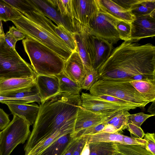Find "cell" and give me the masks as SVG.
<instances>
[{"mask_svg":"<svg viewBox=\"0 0 155 155\" xmlns=\"http://www.w3.org/2000/svg\"><path fill=\"white\" fill-rule=\"evenodd\" d=\"M80 95L60 93L39 104L32 131L24 148L25 155L33 153L48 139L74 133Z\"/></svg>","mask_w":155,"mask_h":155,"instance_id":"1","label":"cell"},{"mask_svg":"<svg viewBox=\"0 0 155 155\" xmlns=\"http://www.w3.org/2000/svg\"><path fill=\"white\" fill-rule=\"evenodd\" d=\"M99 79L132 81L142 75L155 79V46L124 41L97 70Z\"/></svg>","mask_w":155,"mask_h":155,"instance_id":"2","label":"cell"},{"mask_svg":"<svg viewBox=\"0 0 155 155\" xmlns=\"http://www.w3.org/2000/svg\"><path fill=\"white\" fill-rule=\"evenodd\" d=\"M32 4L34 6L32 10L24 13L19 19L12 21L26 38L44 45L65 61L72 51L56 33L54 31L56 25L51 20Z\"/></svg>","mask_w":155,"mask_h":155,"instance_id":"3","label":"cell"},{"mask_svg":"<svg viewBox=\"0 0 155 155\" xmlns=\"http://www.w3.org/2000/svg\"><path fill=\"white\" fill-rule=\"evenodd\" d=\"M22 44L37 75L55 76L63 71L65 61L51 49L28 38L23 40Z\"/></svg>","mask_w":155,"mask_h":155,"instance_id":"4","label":"cell"},{"mask_svg":"<svg viewBox=\"0 0 155 155\" xmlns=\"http://www.w3.org/2000/svg\"><path fill=\"white\" fill-rule=\"evenodd\" d=\"M0 37V78H33L37 75L31 65L23 60L15 49Z\"/></svg>","mask_w":155,"mask_h":155,"instance_id":"5","label":"cell"},{"mask_svg":"<svg viewBox=\"0 0 155 155\" xmlns=\"http://www.w3.org/2000/svg\"><path fill=\"white\" fill-rule=\"evenodd\" d=\"M128 81L99 79L89 90L93 96L104 94L140 105L143 108L151 101L139 93Z\"/></svg>","mask_w":155,"mask_h":155,"instance_id":"6","label":"cell"},{"mask_svg":"<svg viewBox=\"0 0 155 155\" xmlns=\"http://www.w3.org/2000/svg\"><path fill=\"white\" fill-rule=\"evenodd\" d=\"M30 125L25 120L13 115L12 121L2 131L0 141V155H10L19 144L28 140Z\"/></svg>","mask_w":155,"mask_h":155,"instance_id":"7","label":"cell"},{"mask_svg":"<svg viewBox=\"0 0 155 155\" xmlns=\"http://www.w3.org/2000/svg\"><path fill=\"white\" fill-rule=\"evenodd\" d=\"M99 10L95 18L86 27L85 31L89 34L100 38L116 44L120 40L117 26L122 20L113 15L101 4Z\"/></svg>","mask_w":155,"mask_h":155,"instance_id":"8","label":"cell"},{"mask_svg":"<svg viewBox=\"0 0 155 155\" xmlns=\"http://www.w3.org/2000/svg\"><path fill=\"white\" fill-rule=\"evenodd\" d=\"M99 10V0H71L69 18L74 33L85 31Z\"/></svg>","mask_w":155,"mask_h":155,"instance_id":"9","label":"cell"},{"mask_svg":"<svg viewBox=\"0 0 155 155\" xmlns=\"http://www.w3.org/2000/svg\"><path fill=\"white\" fill-rule=\"evenodd\" d=\"M83 33L92 67L97 70L110 56L114 48L113 44L85 31Z\"/></svg>","mask_w":155,"mask_h":155,"instance_id":"10","label":"cell"},{"mask_svg":"<svg viewBox=\"0 0 155 155\" xmlns=\"http://www.w3.org/2000/svg\"><path fill=\"white\" fill-rule=\"evenodd\" d=\"M81 106L83 108L97 113H113L120 110L129 111L137 107L128 106L111 102L101 99L90 93L82 92L80 96Z\"/></svg>","mask_w":155,"mask_h":155,"instance_id":"11","label":"cell"},{"mask_svg":"<svg viewBox=\"0 0 155 155\" xmlns=\"http://www.w3.org/2000/svg\"><path fill=\"white\" fill-rule=\"evenodd\" d=\"M155 36V16L135 17L131 23V35L130 42H135L140 40Z\"/></svg>","mask_w":155,"mask_h":155,"instance_id":"12","label":"cell"},{"mask_svg":"<svg viewBox=\"0 0 155 155\" xmlns=\"http://www.w3.org/2000/svg\"><path fill=\"white\" fill-rule=\"evenodd\" d=\"M112 114L97 113L83 107L81 105L80 106L75 125L74 135L75 138L78 134L89 127L103 122Z\"/></svg>","mask_w":155,"mask_h":155,"instance_id":"13","label":"cell"},{"mask_svg":"<svg viewBox=\"0 0 155 155\" xmlns=\"http://www.w3.org/2000/svg\"><path fill=\"white\" fill-rule=\"evenodd\" d=\"M63 71L67 77L81 86L86 71L76 49L65 61Z\"/></svg>","mask_w":155,"mask_h":155,"instance_id":"14","label":"cell"},{"mask_svg":"<svg viewBox=\"0 0 155 155\" xmlns=\"http://www.w3.org/2000/svg\"><path fill=\"white\" fill-rule=\"evenodd\" d=\"M35 82L42 104L59 93L58 81L55 76L37 75Z\"/></svg>","mask_w":155,"mask_h":155,"instance_id":"15","label":"cell"},{"mask_svg":"<svg viewBox=\"0 0 155 155\" xmlns=\"http://www.w3.org/2000/svg\"><path fill=\"white\" fill-rule=\"evenodd\" d=\"M0 96L8 97L7 102L15 103L17 100H23L28 104L36 102L39 104L41 103V99L35 82L28 86L14 91L7 92Z\"/></svg>","mask_w":155,"mask_h":155,"instance_id":"16","label":"cell"},{"mask_svg":"<svg viewBox=\"0 0 155 155\" xmlns=\"http://www.w3.org/2000/svg\"><path fill=\"white\" fill-rule=\"evenodd\" d=\"M1 103L6 104L13 115H16L25 120L30 125L35 121L39 107L36 104H22L7 101Z\"/></svg>","mask_w":155,"mask_h":155,"instance_id":"17","label":"cell"},{"mask_svg":"<svg viewBox=\"0 0 155 155\" xmlns=\"http://www.w3.org/2000/svg\"><path fill=\"white\" fill-rule=\"evenodd\" d=\"M30 0L33 5L39 9L45 16L54 22L57 26H62L74 33L68 21L63 18L46 0Z\"/></svg>","mask_w":155,"mask_h":155,"instance_id":"18","label":"cell"},{"mask_svg":"<svg viewBox=\"0 0 155 155\" xmlns=\"http://www.w3.org/2000/svg\"><path fill=\"white\" fill-rule=\"evenodd\" d=\"M77 140L75 139L74 133L62 136L39 155H64Z\"/></svg>","mask_w":155,"mask_h":155,"instance_id":"19","label":"cell"},{"mask_svg":"<svg viewBox=\"0 0 155 155\" xmlns=\"http://www.w3.org/2000/svg\"><path fill=\"white\" fill-rule=\"evenodd\" d=\"M33 78H0V95L32 85L35 83Z\"/></svg>","mask_w":155,"mask_h":155,"instance_id":"20","label":"cell"},{"mask_svg":"<svg viewBox=\"0 0 155 155\" xmlns=\"http://www.w3.org/2000/svg\"><path fill=\"white\" fill-rule=\"evenodd\" d=\"M101 5L110 13L120 19L131 23L135 17L130 10L125 9L112 0H99Z\"/></svg>","mask_w":155,"mask_h":155,"instance_id":"21","label":"cell"},{"mask_svg":"<svg viewBox=\"0 0 155 155\" xmlns=\"http://www.w3.org/2000/svg\"><path fill=\"white\" fill-rule=\"evenodd\" d=\"M129 83L139 93L151 102L155 101V79L134 80L130 81Z\"/></svg>","mask_w":155,"mask_h":155,"instance_id":"22","label":"cell"},{"mask_svg":"<svg viewBox=\"0 0 155 155\" xmlns=\"http://www.w3.org/2000/svg\"><path fill=\"white\" fill-rule=\"evenodd\" d=\"M130 114L127 110L119 111L112 114L104 121L107 125L113 127L118 133L127 129L129 116Z\"/></svg>","mask_w":155,"mask_h":155,"instance_id":"23","label":"cell"},{"mask_svg":"<svg viewBox=\"0 0 155 155\" xmlns=\"http://www.w3.org/2000/svg\"><path fill=\"white\" fill-rule=\"evenodd\" d=\"M55 76L58 81L60 93L80 95L81 86L67 77L63 71Z\"/></svg>","mask_w":155,"mask_h":155,"instance_id":"24","label":"cell"},{"mask_svg":"<svg viewBox=\"0 0 155 155\" xmlns=\"http://www.w3.org/2000/svg\"><path fill=\"white\" fill-rule=\"evenodd\" d=\"M76 45V50L84 65L86 71L92 68L83 32L74 34Z\"/></svg>","mask_w":155,"mask_h":155,"instance_id":"25","label":"cell"},{"mask_svg":"<svg viewBox=\"0 0 155 155\" xmlns=\"http://www.w3.org/2000/svg\"><path fill=\"white\" fill-rule=\"evenodd\" d=\"M131 11L135 17L155 16V0H138Z\"/></svg>","mask_w":155,"mask_h":155,"instance_id":"26","label":"cell"},{"mask_svg":"<svg viewBox=\"0 0 155 155\" xmlns=\"http://www.w3.org/2000/svg\"><path fill=\"white\" fill-rule=\"evenodd\" d=\"M124 135L118 132H100L83 137L86 138V143H87L99 142H117L123 144Z\"/></svg>","mask_w":155,"mask_h":155,"instance_id":"27","label":"cell"},{"mask_svg":"<svg viewBox=\"0 0 155 155\" xmlns=\"http://www.w3.org/2000/svg\"><path fill=\"white\" fill-rule=\"evenodd\" d=\"M89 155H110L117 148L116 142H99L88 143Z\"/></svg>","mask_w":155,"mask_h":155,"instance_id":"28","label":"cell"},{"mask_svg":"<svg viewBox=\"0 0 155 155\" xmlns=\"http://www.w3.org/2000/svg\"><path fill=\"white\" fill-rule=\"evenodd\" d=\"M117 148L114 155H153L141 145H126L116 142Z\"/></svg>","mask_w":155,"mask_h":155,"instance_id":"29","label":"cell"},{"mask_svg":"<svg viewBox=\"0 0 155 155\" xmlns=\"http://www.w3.org/2000/svg\"><path fill=\"white\" fill-rule=\"evenodd\" d=\"M46 1L50 5L56 10L63 18L66 19L68 21L71 27L69 18L71 12V0Z\"/></svg>","mask_w":155,"mask_h":155,"instance_id":"30","label":"cell"},{"mask_svg":"<svg viewBox=\"0 0 155 155\" xmlns=\"http://www.w3.org/2000/svg\"><path fill=\"white\" fill-rule=\"evenodd\" d=\"M22 14L10 5L0 0V19L5 22L18 19Z\"/></svg>","mask_w":155,"mask_h":155,"instance_id":"31","label":"cell"},{"mask_svg":"<svg viewBox=\"0 0 155 155\" xmlns=\"http://www.w3.org/2000/svg\"><path fill=\"white\" fill-rule=\"evenodd\" d=\"M54 31L72 52L76 49V45L74 33L61 25H56L54 28Z\"/></svg>","mask_w":155,"mask_h":155,"instance_id":"32","label":"cell"},{"mask_svg":"<svg viewBox=\"0 0 155 155\" xmlns=\"http://www.w3.org/2000/svg\"><path fill=\"white\" fill-rule=\"evenodd\" d=\"M4 1L20 12L22 14L26 12L31 11L34 9L33 5L30 0Z\"/></svg>","mask_w":155,"mask_h":155,"instance_id":"33","label":"cell"},{"mask_svg":"<svg viewBox=\"0 0 155 155\" xmlns=\"http://www.w3.org/2000/svg\"><path fill=\"white\" fill-rule=\"evenodd\" d=\"M117 30L120 39L130 42L131 35V23L122 20L117 25Z\"/></svg>","mask_w":155,"mask_h":155,"instance_id":"34","label":"cell"},{"mask_svg":"<svg viewBox=\"0 0 155 155\" xmlns=\"http://www.w3.org/2000/svg\"><path fill=\"white\" fill-rule=\"evenodd\" d=\"M99 77L98 72L95 69L92 68L87 71L86 75L81 84L82 89L89 90L98 80Z\"/></svg>","mask_w":155,"mask_h":155,"instance_id":"35","label":"cell"},{"mask_svg":"<svg viewBox=\"0 0 155 155\" xmlns=\"http://www.w3.org/2000/svg\"><path fill=\"white\" fill-rule=\"evenodd\" d=\"M104 121L82 131L76 136V139H78L83 136L91 135L101 132L107 125Z\"/></svg>","mask_w":155,"mask_h":155,"instance_id":"36","label":"cell"},{"mask_svg":"<svg viewBox=\"0 0 155 155\" xmlns=\"http://www.w3.org/2000/svg\"><path fill=\"white\" fill-rule=\"evenodd\" d=\"M154 116L151 114H146L143 112L130 114L129 116L128 123H132L140 127L141 125L147 119Z\"/></svg>","mask_w":155,"mask_h":155,"instance_id":"37","label":"cell"},{"mask_svg":"<svg viewBox=\"0 0 155 155\" xmlns=\"http://www.w3.org/2000/svg\"><path fill=\"white\" fill-rule=\"evenodd\" d=\"M143 137L146 141L144 146L145 148L153 155H155V134L147 133L145 134Z\"/></svg>","mask_w":155,"mask_h":155,"instance_id":"38","label":"cell"},{"mask_svg":"<svg viewBox=\"0 0 155 155\" xmlns=\"http://www.w3.org/2000/svg\"><path fill=\"white\" fill-rule=\"evenodd\" d=\"M127 129L130 132L132 137L143 139L145 134L141 127H139L131 123H128Z\"/></svg>","mask_w":155,"mask_h":155,"instance_id":"39","label":"cell"},{"mask_svg":"<svg viewBox=\"0 0 155 155\" xmlns=\"http://www.w3.org/2000/svg\"><path fill=\"white\" fill-rule=\"evenodd\" d=\"M113 1L124 9L131 11V8L137 2L138 0H114Z\"/></svg>","mask_w":155,"mask_h":155,"instance_id":"40","label":"cell"},{"mask_svg":"<svg viewBox=\"0 0 155 155\" xmlns=\"http://www.w3.org/2000/svg\"><path fill=\"white\" fill-rule=\"evenodd\" d=\"M10 122L8 115L3 109L0 108V130L5 129Z\"/></svg>","mask_w":155,"mask_h":155,"instance_id":"41","label":"cell"},{"mask_svg":"<svg viewBox=\"0 0 155 155\" xmlns=\"http://www.w3.org/2000/svg\"><path fill=\"white\" fill-rule=\"evenodd\" d=\"M4 37L6 44L10 47L15 49V44L17 41L14 37L8 32L4 36Z\"/></svg>","mask_w":155,"mask_h":155,"instance_id":"42","label":"cell"},{"mask_svg":"<svg viewBox=\"0 0 155 155\" xmlns=\"http://www.w3.org/2000/svg\"><path fill=\"white\" fill-rule=\"evenodd\" d=\"M8 32L12 34L17 41L25 38V36L21 32L13 26L10 27Z\"/></svg>","mask_w":155,"mask_h":155,"instance_id":"43","label":"cell"},{"mask_svg":"<svg viewBox=\"0 0 155 155\" xmlns=\"http://www.w3.org/2000/svg\"><path fill=\"white\" fill-rule=\"evenodd\" d=\"M78 144L71 155H81L83 147L86 143V140L84 137L79 139Z\"/></svg>","mask_w":155,"mask_h":155,"instance_id":"44","label":"cell"},{"mask_svg":"<svg viewBox=\"0 0 155 155\" xmlns=\"http://www.w3.org/2000/svg\"><path fill=\"white\" fill-rule=\"evenodd\" d=\"M79 139H78L64 155H71L77 147Z\"/></svg>","mask_w":155,"mask_h":155,"instance_id":"45","label":"cell"},{"mask_svg":"<svg viewBox=\"0 0 155 155\" xmlns=\"http://www.w3.org/2000/svg\"><path fill=\"white\" fill-rule=\"evenodd\" d=\"M89 144L88 143H86L81 155H89Z\"/></svg>","mask_w":155,"mask_h":155,"instance_id":"46","label":"cell"},{"mask_svg":"<svg viewBox=\"0 0 155 155\" xmlns=\"http://www.w3.org/2000/svg\"><path fill=\"white\" fill-rule=\"evenodd\" d=\"M152 103L147 109V112L151 114L155 115V101L152 102Z\"/></svg>","mask_w":155,"mask_h":155,"instance_id":"47","label":"cell"},{"mask_svg":"<svg viewBox=\"0 0 155 155\" xmlns=\"http://www.w3.org/2000/svg\"><path fill=\"white\" fill-rule=\"evenodd\" d=\"M5 35L3 31L2 20L0 19V35L1 36H4Z\"/></svg>","mask_w":155,"mask_h":155,"instance_id":"48","label":"cell"},{"mask_svg":"<svg viewBox=\"0 0 155 155\" xmlns=\"http://www.w3.org/2000/svg\"><path fill=\"white\" fill-rule=\"evenodd\" d=\"M1 135V131H0V141Z\"/></svg>","mask_w":155,"mask_h":155,"instance_id":"49","label":"cell"},{"mask_svg":"<svg viewBox=\"0 0 155 155\" xmlns=\"http://www.w3.org/2000/svg\"><path fill=\"white\" fill-rule=\"evenodd\" d=\"M27 155H29V154H28Z\"/></svg>","mask_w":155,"mask_h":155,"instance_id":"50","label":"cell"},{"mask_svg":"<svg viewBox=\"0 0 155 155\" xmlns=\"http://www.w3.org/2000/svg\"><path fill=\"white\" fill-rule=\"evenodd\" d=\"M1 36L0 35V37H1Z\"/></svg>","mask_w":155,"mask_h":155,"instance_id":"51","label":"cell"}]
</instances>
